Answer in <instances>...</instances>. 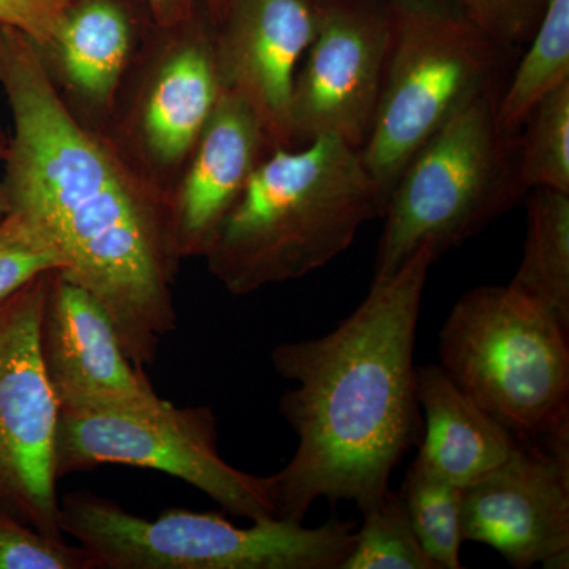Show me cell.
<instances>
[{
  "label": "cell",
  "instance_id": "obj_1",
  "mask_svg": "<svg viewBox=\"0 0 569 569\" xmlns=\"http://www.w3.org/2000/svg\"><path fill=\"white\" fill-rule=\"evenodd\" d=\"M0 82L14 129L3 157L10 211L51 239L67 263L61 274L99 299L130 361L152 366L178 323L174 224L123 181L54 91L39 48L9 28Z\"/></svg>",
  "mask_w": 569,
  "mask_h": 569
},
{
  "label": "cell",
  "instance_id": "obj_2",
  "mask_svg": "<svg viewBox=\"0 0 569 569\" xmlns=\"http://www.w3.org/2000/svg\"><path fill=\"white\" fill-rule=\"evenodd\" d=\"M432 247L369 295L336 329L277 346L272 367L296 388L280 415L298 437L290 462L269 475L277 519L302 523L320 498L365 511L389 490L392 471L419 441L415 342Z\"/></svg>",
  "mask_w": 569,
  "mask_h": 569
},
{
  "label": "cell",
  "instance_id": "obj_3",
  "mask_svg": "<svg viewBox=\"0 0 569 569\" xmlns=\"http://www.w3.org/2000/svg\"><path fill=\"white\" fill-rule=\"evenodd\" d=\"M385 204L361 153L339 138L277 148L247 179L209 247V269L234 296L301 279L353 244Z\"/></svg>",
  "mask_w": 569,
  "mask_h": 569
},
{
  "label": "cell",
  "instance_id": "obj_4",
  "mask_svg": "<svg viewBox=\"0 0 569 569\" xmlns=\"http://www.w3.org/2000/svg\"><path fill=\"white\" fill-rule=\"evenodd\" d=\"M503 84L473 97L403 168L381 217L373 279L395 274L425 246L440 258L527 197L519 134L498 122Z\"/></svg>",
  "mask_w": 569,
  "mask_h": 569
},
{
  "label": "cell",
  "instance_id": "obj_5",
  "mask_svg": "<svg viewBox=\"0 0 569 569\" xmlns=\"http://www.w3.org/2000/svg\"><path fill=\"white\" fill-rule=\"evenodd\" d=\"M391 39L361 159L387 208L415 153L473 97L501 84L507 51L458 0H388Z\"/></svg>",
  "mask_w": 569,
  "mask_h": 569
},
{
  "label": "cell",
  "instance_id": "obj_6",
  "mask_svg": "<svg viewBox=\"0 0 569 569\" xmlns=\"http://www.w3.org/2000/svg\"><path fill=\"white\" fill-rule=\"evenodd\" d=\"M61 529L88 550L93 569H340L355 539L351 520L316 529L277 518L238 527L187 509L149 520L92 492L62 498Z\"/></svg>",
  "mask_w": 569,
  "mask_h": 569
},
{
  "label": "cell",
  "instance_id": "obj_7",
  "mask_svg": "<svg viewBox=\"0 0 569 569\" xmlns=\"http://www.w3.org/2000/svg\"><path fill=\"white\" fill-rule=\"evenodd\" d=\"M440 366L516 440L569 427V332L511 284L456 302L438 340Z\"/></svg>",
  "mask_w": 569,
  "mask_h": 569
},
{
  "label": "cell",
  "instance_id": "obj_8",
  "mask_svg": "<svg viewBox=\"0 0 569 569\" xmlns=\"http://www.w3.org/2000/svg\"><path fill=\"white\" fill-rule=\"evenodd\" d=\"M100 466L162 471L238 518H277L268 477L238 470L220 456L211 407L179 408L159 397L133 406L59 408L56 477Z\"/></svg>",
  "mask_w": 569,
  "mask_h": 569
},
{
  "label": "cell",
  "instance_id": "obj_9",
  "mask_svg": "<svg viewBox=\"0 0 569 569\" xmlns=\"http://www.w3.org/2000/svg\"><path fill=\"white\" fill-rule=\"evenodd\" d=\"M51 272L0 305V509L44 537L63 539L54 470L59 402L39 337Z\"/></svg>",
  "mask_w": 569,
  "mask_h": 569
},
{
  "label": "cell",
  "instance_id": "obj_10",
  "mask_svg": "<svg viewBox=\"0 0 569 569\" xmlns=\"http://www.w3.org/2000/svg\"><path fill=\"white\" fill-rule=\"evenodd\" d=\"M391 39L388 0H323L296 74L290 149L332 137L361 151L376 118Z\"/></svg>",
  "mask_w": 569,
  "mask_h": 569
},
{
  "label": "cell",
  "instance_id": "obj_11",
  "mask_svg": "<svg viewBox=\"0 0 569 569\" xmlns=\"http://www.w3.org/2000/svg\"><path fill=\"white\" fill-rule=\"evenodd\" d=\"M466 541L497 550L512 568L569 567V427L523 441L462 490Z\"/></svg>",
  "mask_w": 569,
  "mask_h": 569
},
{
  "label": "cell",
  "instance_id": "obj_12",
  "mask_svg": "<svg viewBox=\"0 0 569 569\" xmlns=\"http://www.w3.org/2000/svg\"><path fill=\"white\" fill-rule=\"evenodd\" d=\"M40 353L59 408L133 406L159 399L130 361L110 313L52 271L40 318Z\"/></svg>",
  "mask_w": 569,
  "mask_h": 569
},
{
  "label": "cell",
  "instance_id": "obj_13",
  "mask_svg": "<svg viewBox=\"0 0 569 569\" xmlns=\"http://www.w3.org/2000/svg\"><path fill=\"white\" fill-rule=\"evenodd\" d=\"M323 0H231L216 54L222 88L241 97L272 148L290 149L298 67L316 39Z\"/></svg>",
  "mask_w": 569,
  "mask_h": 569
},
{
  "label": "cell",
  "instance_id": "obj_14",
  "mask_svg": "<svg viewBox=\"0 0 569 569\" xmlns=\"http://www.w3.org/2000/svg\"><path fill=\"white\" fill-rule=\"evenodd\" d=\"M198 142L174 212L178 249L183 254L208 253L269 140L249 104L222 88Z\"/></svg>",
  "mask_w": 569,
  "mask_h": 569
},
{
  "label": "cell",
  "instance_id": "obj_15",
  "mask_svg": "<svg viewBox=\"0 0 569 569\" xmlns=\"http://www.w3.org/2000/svg\"><path fill=\"white\" fill-rule=\"evenodd\" d=\"M417 399L426 429L415 460L459 488L500 466L518 448L519 441L440 365L417 367Z\"/></svg>",
  "mask_w": 569,
  "mask_h": 569
},
{
  "label": "cell",
  "instance_id": "obj_16",
  "mask_svg": "<svg viewBox=\"0 0 569 569\" xmlns=\"http://www.w3.org/2000/svg\"><path fill=\"white\" fill-rule=\"evenodd\" d=\"M222 93L216 54L204 44H190L160 71L144 112L152 151L164 160L181 159L200 140Z\"/></svg>",
  "mask_w": 569,
  "mask_h": 569
},
{
  "label": "cell",
  "instance_id": "obj_17",
  "mask_svg": "<svg viewBox=\"0 0 569 569\" xmlns=\"http://www.w3.org/2000/svg\"><path fill=\"white\" fill-rule=\"evenodd\" d=\"M527 197L522 260L509 284L569 332V193L533 189Z\"/></svg>",
  "mask_w": 569,
  "mask_h": 569
},
{
  "label": "cell",
  "instance_id": "obj_18",
  "mask_svg": "<svg viewBox=\"0 0 569 569\" xmlns=\"http://www.w3.org/2000/svg\"><path fill=\"white\" fill-rule=\"evenodd\" d=\"M130 31L112 0H84L71 10L54 50L71 84L96 102H104L121 77Z\"/></svg>",
  "mask_w": 569,
  "mask_h": 569
},
{
  "label": "cell",
  "instance_id": "obj_19",
  "mask_svg": "<svg viewBox=\"0 0 569 569\" xmlns=\"http://www.w3.org/2000/svg\"><path fill=\"white\" fill-rule=\"evenodd\" d=\"M511 80L498 97L501 129L519 134L531 111L569 82V0H548Z\"/></svg>",
  "mask_w": 569,
  "mask_h": 569
},
{
  "label": "cell",
  "instance_id": "obj_20",
  "mask_svg": "<svg viewBox=\"0 0 569 569\" xmlns=\"http://www.w3.org/2000/svg\"><path fill=\"white\" fill-rule=\"evenodd\" d=\"M462 490L417 460L403 479L400 497L419 545L436 569L463 568Z\"/></svg>",
  "mask_w": 569,
  "mask_h": 569
},
{
  "label": "cell",
  "instance_id": "obj_21",
  "mask_svg": "<svg viewBox=\"0 0 569 569\" xmlns=\"http://www.w3.org/2000/svg\"><path fill=\"white\" fill-rule=\"evenodd\" d=\"M519 173L527 192L569 193V82L531 111L519 133Z\"/></svg>",
  "mask_w": 569,
  "mask_h": 569
},
{
  "label": "cell",
  "instance_id": "obj_22",
  "mask_svg": "<svg viewBox=\"0 0 569 569\" xmlns=\"http://www.w3.org/2000/svg\"><path fill=\"white\" fill-rule=\"evenodd\" d=\"M362 512L353 548L340 569H436L419 545L402 497L389 489Z\"/></svg>",
  "mask_w": 569,
  "mask_h": 569
},
{
  "label": "cell",
  "instance_id": "obj_23",
  "mask_svg": "<svg viewBox=\"0 0 569 569\" xmlns=\"http://www.w3.org/2000/svg\"><path fill=\"white\" fill-rule=\"evenodd\" d=\"M67 269L61 252L20 212L0 220V305L37 277Z\"/></svg>",
  "mask_w": 569,
  "mask_h": 569
},
{
  "label": "cell",
  "instance_id": "obj_24",
  "mask_svg": "<svg viewBox=\"0 0 569 569\" xmlns=\"http://www.w3.org/2000/svg\"><path fill=\"white\" fill-rule=\"evenodd\" d=\"M0 569H93V561L81 546L44 537L0 509Z\"/></svg>",
  "mask_w": 569,
  "mask_h": 569
},
{
  "label": "cell",
  "instance_id": "obj_25",
  "mask_svg": "<svg viewBox=\"0 0 569 569\" xmlns=\"http://www.w3.org/2000/svg\"><path fill=\"white\" fill-rule=\"evenodd\" d=\"M470 20L509 52L533 36L548 0H458Z\"/></svg>",
  "mask_w": 569,
  "mask_h": 569
},
{
  "label": "cell",
  "instance_id": "obj_26",
  "mask_svg": "<svg viewBox=\"0 0 569 569\" xmlns=\"http://www.w3.org/2000/svg\"><path fill=\"white\" fill-rule=\"evenodd\" d=\"M84 0H0V26L31 40L39 50H54L63 22Z\"/></svg>",
  "mask_w": 569,
  "mask_h": 569
},
{
  "label": "cell",
  "instance_id": "obj_27",
  "mask_svg": "<svg viewBox=\"0 0 569 569\" xmlns=\"http://www.w3.org/2000/svg\"><path fill=\"white\" fill-rule=\"evenodd\" d=\"M146 2L159 24L173 28L189 21L200 2L206 3L209 10L222 20L231 0H146Z\"/></svg>",
  "mask_w": 569,
  "mask_h": 569
},
{
  "label": "cell",
  "instance_id": "obj_28",
  "mask_svg": "<svg viewBox=\"0 0 569 569\" xmlns=\"http://www.w3.org/2000/svg\"><path fill=\"white\" fill-rule=\"evenodd\" d=\"M6 56H7V28L0 26V74H2L3 66H6ZM7 152V142L6 138L0 133V159L6 157Z\"/></svg>",
  "mask_w": 569,
  "mask_h": 569
},
{
  "label": "cell",
  "instance_id": "obj_29",
  "mask_svg": "<svg viewBox=\"0 0 569 569\" xmlns=\"http://www.w3.org/2000/svg\"><path fill=\"white\" fill-rule=\"evenodd\" d=\"M10 212L9 197H7L6 189L0 186V220Z\"/></svg>",
  "mask_w": 569,
  "mask_h": 569
}]
</instances>
